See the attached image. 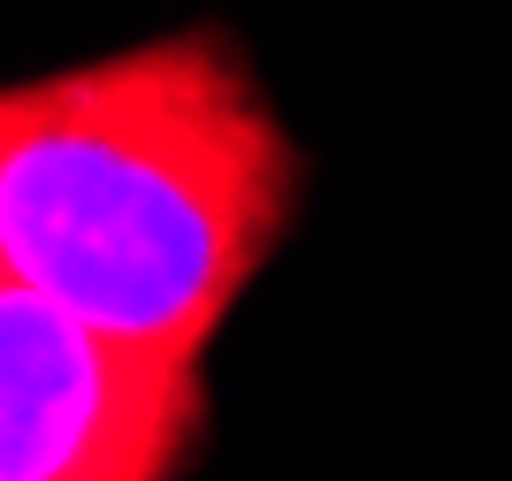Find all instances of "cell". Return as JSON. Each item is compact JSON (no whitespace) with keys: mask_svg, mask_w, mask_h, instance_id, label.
Wrapping results in <instances>:
<instances>
[{"mask_svg":"<svg viewBox=\"0 0 512 481\" xmlns=\"http://www.w3.org/2000/svg\"><path fill=\"white\" fill-rule=\"evenodd\" d=\"M299 146L222 31H161L0 84V275L207 359L299 214Z\"/></svg>","mask_w":512,"mask_h":481,"instance_id":"obj_1","label":"cell"},{"mask_svg":"<svg viewBox=\"0 0 512 481\" xmlns=\"http://www.w3.org/2000/svg\"><path fill=\"white\" fill-rule=\"evenodd\" d=\"M207 413V359L107 336L0 283V481H176Z\"/></svg>","mask_w":512,"mask_h":481,"instance_id":"obj_2","label":"cell"},{"mask_svg":"<svg viewBox=\"0 0 512 481\" xmlns=\"http://www.w3.org/2000/svg\"><path fill=\"white\" fill-rule=\"evenodd\" d=\"M0 283H8V275H0Z\"/></svg>","mask_w":512,"mask_h":481,"instance_id":"obj_3","label":"cell"}]
</instances>
